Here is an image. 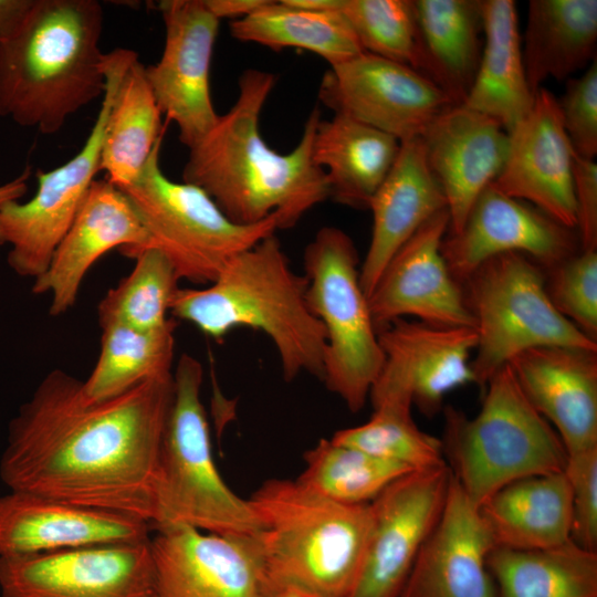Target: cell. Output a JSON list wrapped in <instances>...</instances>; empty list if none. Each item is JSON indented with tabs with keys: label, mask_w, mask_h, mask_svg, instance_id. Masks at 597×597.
<instances>
[{
	"label": "cell",
	"mask_w": 597,
	"mask_h": 597,
	"mask_svg": "<svg viewBox=\"0 0 597 597\" xmlns=\"http://www.w3.org/2000/svg\"><path fill=\"white\" fill-rule=\"evenodd\" d=\"M172 375L91 401L53 369L9 426L0 475L11 491L154 517L157 464Z\"/></svg>",
	"instance_id": "obj_1"
},
{
	"label": "cell",
	"mask_w": 597,
	"mask_h": 597,
	"mask_svg": "<svg viewBox=\"0 0 597 597\" xmlns=\"http://www.w3.org/2000/svg\"><path fill=\"white\" fill-rule=\"evenodd\" d=\"M275 82L274 74L256 69L240 75L232 107L189 148L182 181L201 188L235 223L254 224L276 216L277 229H290L329 198V187L313 158L317 107L291 151H275L261 136L260 115Z\"/></svg>",
	"instance_id": "obj_2"
},
{
	"label": "cell",
	"mask_w": 597,
	"mask_h": 597,
	"mask_svg": "<svg viewBox=\"0 0 597 597\" xmlns=\"http://www.w3.org/2000/svg\"><path fill=\"white\" fill-rule=\"evenodd\" d=\"M103 24L96 0H34L18 31L0 42V116L51 135L103 96Z\"/></svg>",
	"instance_id": "obj_3"
},
{
	"label": "cell",
	"mask_w": 597,
	"mask_h": 597,
	"mask_svg": "<svg viewBox=\"0 0 597 597\" xmlns=\"http://www.w3.org/2000/svg\"><path fill=\"white\" fill-rule=\"evenodd\" d=\"M306 295L305 275L292 269L272 234L233 256L207 287H178L170 314L217 341L239 327L261 331L286 381L303 373L322 380L325 332Z\"/></svg>",
	"instance_id": "obj_4"
},
{
	"label": "cell",
	"mask_w": 597,
	"mask_h": 597,
	"mask_svg": "<svg viewBox=\"0 0 597 597\" xmlns=\"http://www.w3.org/2000/svg\"><path fill=\"white\" fill-rule=\"evenodd\" d=\"M274 586L316 597H347L363 563L370 503L325 499L296 480L270 479L248 499Z\"/></svg>",
	"instance_id": "obj_5"
},
{
	"label": "cell",
	"mask_w": 597,
	"mask_h": 597,
	"mask_svg": "<svg viewBox=\"0 0 597 597\" xmlns=\"http://www.w3.org/2000/svg\"><path fill=\"white\" fill-rule=\"evenodd\" d=\"M474 417L447 406L441 440L454 480L478 507L504 485L564 470L567 451L531 405L509 365L485 384Z\"/></svg>",
	"instance_id": "obj_6"
},
{
	"label": "cell",
	"mask_w": 597,
	"mask_h": 597,
	"mask_svg": "<svg viewBox=\"0 0 597 597\" xmlns=\"http://www.w3.org/2000/svg\"><path fill=\"white\" fill-rule=\"evenodd\" d=\"M203 368L182 354L172 371V399L157 464L151 528L182 524L216 534H258L249 500L235 494L214 463L201 401Z\"/></svg>",
	"instance_id": "obj_7"
},
{
	"label": "cell",
	"mask_w": 597,
	"mask_h": 597,
	"mask_svg": "<svg viewBox=\"0 0 597 597\" xmlns=\"http://www.w3.org/2000/svg\"><path fill=\"white\" fill-rule=\"evenodd\" d=\"M304 275L308 307L325 332L322 380L357 412L369 397L385 355L352 238L337 227L321 228L305 248Z\"/></svg>",
	"instance_id": "obj_8"
},
{
	"label": "cell",
	"mask_w": 597,
	"mask_h": 597,
	"mask_svg": "<svg viewBox=\"0 0 597 597\" xmlns=\"http://www.w3.org/2000/svg\"><path fill=\"white\" fill-rule=\"evenodd\" d=\"M476 333L471 359L474 384L489 379L520 353L544 346L597 350L553 305L542 266L521 253H504L481 264L463 282Z\"/></svg>",
	"instance_id": "obj_9"
},
{
	"label": "cell",
	"mask_w": 597,
	"mask_h": 597,
	"mask_svg": "<svg viewBox=\"0 0 597 597\" xmlns=\"http://www.w3.org/2000/svg\"><path fill=\"white\" fill-rule=\"evenodd\" d=\"M161 143L139 177L121 190L147 232L146 248L159 250L179 280L210 284L233 256L274 234L277 218L254 224L231 221L201 188L174 181L163 172Z\"/></svg>",
	"instance_id": "obj_10"
},
{
	"label": "cell",
	"mask_w": 597,
	"mask_h": 597,
	"mask_svg": "<svg viewBox=\"0 0 597 597\" xmlns=\"http://www.w3.org/2000/svg\"><path fill=\"white\" fill-rule=\"evenodd\" d=\"M127 49L106 53V87L95 123L82 148L61 166L39 171L38 188L27 202L0 207V245H8V264L19 275L36 279L75 219L100 171L106 119Z\"/></svg>",
	"instance_id": "obj_11"
},
{
	"label": "cell",
	"mask_w": 597,
	"mask_h": 597,
	"mask_svg": "<svg viewBox=\"0 0 597 597\" xmlns=\"http://www.w3.org/2000/svg\"><path fill=\"white\" fill-rule=\"evenodd\" d=\"M158 597H272L260 533L216 534L182 524L153 528Z\"/></svg>",
	"instance_id": "obj_12"
},
{
	"label": "cell",
	"mask_w": 597,
	"mask_h": 597,
	"mask_svg": "<svg viewBox=\"0 0 597 597\" xmlns=\"http://www.w3.org/2000/svg\"><path fill=\"white\" fill-rule=\"evenodd\" d=\"M452 472L444 463L409 472L373 502L359 574L347 597H400L443 510Z\"/></svg>",
	"instance_id": "obj_13"
},
{
	"label": "cell",
	"mask_w": 597,
	"mask_h": 597,
	"mask_svg": "<svg viewBox=\"0 0 597 597\" xmlns=\"http://www.w3.org/2000/svg\"><path fill=\"white\" fill-rule=\"evenodd\" d=\"M2 597H158L150 537L0 557Z\"/></svg>",
	"instance_id": "obj_14"
},
{
	"label": "cell",
	"mask_w": 597,
	"mask_h": 597,
	"mask_svg": "<svg viewBox=\"0 0 597 597\" xmlns=\"http://www.w3.org/2000/svg\"><path fill=\"white\" fill-rule=\"evenodd\" d=\"M318 97L334 114L357 119L400 143L420 137L455 105L419 71L367 52L329 66Z\"/></svg>",
	"instance_id": "obj_15"
},
{
	"label": "cell",
	"mask_w": 597,
	"mask_h": 597,
	"mask_svg": "<svg viewBox=\"0 0 597 597\" xmlns=\"http://www.w3.org/2000/svg\"><path fill=\"white\" fill-rule=\"evenodd\" d=\"M158 8L164 50L145 73L161 114L176 124L179 140L190 148L219 116L211 98L210 69L220 20L205 0H164Z\"/></svg>",
	"instance_id": "obj_16"
},
{
	"label": "cell",
	"mask_w": 597,
	"mask_h": 597,
	"mask_svg": "<svg viewBox=\"0 0 597 597\" xmlns=\"http://www.w3.org/2000/svg\"><path fill=\"white\" fill-rule=\"evenodd\" d=\"M385 364L368 399H400L428 417L443 409L448 392L474 384L471 355L476 347L473 327H447L399 318L379 328Z\"/></svg>",
	"instance_id": "obj_17"
},
{
	"label": "cell",
	"mask_w": 597,
	"mask_h": 597,
	"mask_svg": "<svg viewBox=\"0 0 597 597\" xmlns=\"http://www.w3.org/2000/svg\"><path fill=\"white\" fill-rule=\"evenodd\" d=\"M578 243L574 230L491 184L473 203L461 229L444 237L441 250L451 275L461 285L494 256L521 253L548 270L577 253Z\"/></svg>",
	"instance_id": "obj_18"
},
{
	"label": "cell",
	"mask_w": 597,
	"mask_h": 597,
	"mask_svg": "<svg viewBox=\"0 0 597 597\" xmlns=\"http://www.w3.org/2000/svg\"><path fill=\"white\" fill-rule=\"evenodd\" d=\"M449 230L443 209L394 254L368 295L377 331L406 316L447 327H473L462 286L451 275L441 245Z\"/></svg>",
	"instance_id": "obj_19"
},
{
	"label": "cell",
	"mask_w": 597,
	"mask_h": 597,
	"mask_svg": "<svg viewBox=\"0 0 597 597\" xmlns=\"http://www.w3.org/2000/svg\"><path fill=\"white\" fill-rule=\"evenodd\" d=\"M507 137L506 158L492 185L562 226L577 229L574 150L553 93L541 87L531 111L507 132Z\"/></svg>",
	"instance_id": "obj_20"
},
{
	"label": "cell",
	"mask_w": 597,
	"mask_h": 597,
	"mask_svg": "<svg viewBox=\"0 0 597 597\" xmlns=\"http://www.w3.org/2000/svg\"><path fill=\"white\" fill-rule=\"evenodd\" d=\"M148 241L125 193L106 179H95L48 269L34 279L32 292L49 293V312L60 316L74 306L86 273L101 256L118 248L134 259Z\"/></svg>",
	"instance_id": "obj_21"
},
{
	"label": "cell",
	"mask_w": 597,
	"mask_h": 597,
	"mask_svg": "<svg viewBox=\"0 0 597 597\" xmlns=\"http://www.w3.org/2000/svg\"><path fill=\"white\" fill-rule=\"evenodd\" d=\"M150 530L122 512L19 491L0 496V557L139 542Z\"/></svg>",
	"instance_id": "obj_22"
},
{
	"label": "cell",
	"mask_w": 597,
	"mask_h": 597,
	"mask_svg": "<svg viewBox=\"0 0 597 597\" xmlns=\"http://www.w3.org/2000/svg\"><path fill=\"white\" fill-rule=\"evenodd\" d=\"M493 547L479 507L452 475L441 515L400 597H498L488 567Z\"/></svg>",
	"instance_id": "obj_23"
},
{
	"label": "cell",
	"mask_w": 597,
	"mask_h": 597,
	"mask_svg": "<svg viewBox=\"0 0 597 597\" xmlns=\"http://www.w3.org/2000/svg\"><path fill=\"white\" fill-rule=\"evenodd\" d=\"M420 139L446 198L448 233H455L481 192L500 175L507 132L496 121L460 104L441 113Z\"/></svg>",
	"instance_id": "obj_24"
},
{
	"label": "cell",
	"mask_w": 597,
	"mask_h": 597,
	"mask_svg": "<svg viewBox=\"0 0 597 597\" xmlns=\"http://www.w3.org/2000/svg\"><path fill=\"white\" fill-rule=\"evenodd\" d=\"M507 365L527 400L555 429L567 454L597 447V350L535 347Z\"/></svg>",
	"instance_id": "obj_25"
},
{
	"label": "cell",
	"mask_w": 597,
	"mask_h": 597,
	"mask_svg": "<svg viewBox=\"0 0 597 597\" xmlns=\"http://www.w3.org/2000/svg\"><path fill=\"white\" fill-rule=\"evenodd\" d=\"M371 238L359 277L367 297L394 254L437 212L447 209L420 137L400 143L398 156L369 202Z\"/></svg>",
	"instance_id": "obj_26"
},
{
	"label": "cell",
	"mask_w": 597,
	"mask_h": 597,
	"mask_svg": "<svg viewBox=\"0 0 597 597\" xmlns=\"http://www.w3.org/2000/svg\"><path fill=\"white\" fill-rule=\"evenodd\" d=\"M494 547L541 549L570 540L572 500L564 471L511 482L479 506Z\"/></svg>",
	"instance_id": "obj_27"
},
{
	"label": "cell",
	"mask_w": 597,
	"mask_h": 597,
	"mask_svg": "<svg viewBox=\"0 0 597 597\" xmlns=\"http://www.w3.org/2000/svg\"><path fill=\"white\" fill-rule=\"evenodd\" d=\"M483 46L469 94L462 105L509 132L531 111L535 94L524 69L516 4L482 0Z\"/></svg>",
	"instance_id": "obj_28"
},
{
	"label": "cell",
	"mask_w": 597,
	"mask_h": 597,
	"mask_svg": "<svg viewBox=\"0 0 597 597\" xmlns=\"http://www.w3.org/2000/svg\"><path fill=\"white\" fill-rule=\"evenodd\" d=\"M399 148L400 142L395 137L349 116L334 114L317 124L313 158L326 174L329 198L368 209Z\"/></svg>",
	"instance_id": "obj_29"
},
{
	"label": "cell",
	"mask_w": 597,
	"mask_h": 597,
	"mask_svg": "<svg viewBox=\"0 0 597 597\" xmlns=\"http://www.w3.org/2000/svg\"><path fill=\"white\" fill-rule=\"evenodd\" d=\"M420 66L455 104H463L481 59V0H416Z\"/></svg>",
	"instance_id": "obj_30"
},
{
	"label": "cell",
	"mask_w": 597,
	"mask_h": 597,
	"mask_svg": "<svg viewBox=\"0 0 597 597\" xmlns=\"http://www.w3.org/2000/svg\"><path fill=\"white\" fill-rule=\"evenodd\" d=\"M161 115L145 65L128 49L113 93L101 149L100 171L108 182L122 189L139 177L164 138Z\"/></svg>",
	"instance_id": "obj_31"
},
{
	"label": "cell",
	"mask_w": 597,
	"mask_h": 597,
	"mask_svg": "<svg viewBox=\"0 0 597 597\" xmlns=\"http://www.w3.org/2000/svg\"><path fill=\"white\" fill-rule=\"evenodd\" d=\"M596 0H531L522 42L534 94L547 78L568 80L596 60Z\"/></svg>",
	"instance_id": "obj_32"
},
{
	"label": "cell",
	"mask_w": 597,
	"mask_h": 597,
	"mask_svg": "<svg viewBox=\"0 0 597 597\" xmlns=\"http://www.w3.org/2000/svg\"><path fill=\"white\" fill-rule=\"evenodd\" d=\"M498 597H597V552L572 540L541 549L493 547Z\"/></svg>",
	"instance_id": "obj_33"
},
{
	"label": "cell",
	"mask_w": 597,
	"mask_h": 597,
	"mask_svg": "<svg viewBox=\"0 0 597 597\" xmlns=\"http://www.w3.org/2000/svg\"><path fill=\"white\" fill-rule=\"evenodd\" d=\"M232 38L274 51H310L329 66L346 62L363 49L342 11H311L286 0L271 1L248 17L230 23Z\"/></svg>",
	"instance_id": "obj_34"
},
{
	"label": "cell",
	"mask_w": 597,
	"mask_h": 597,
	"mask_svg": "<svg viewBox=\"0 0 597 597\" xmlns=\"http://www.w3.org/2000/svg\"><path fill=\"white\" fill-rule=\"evenodd\" d=\"M101 327L98 358L83 381V392L88 400L111 399L146 380L172 375L175 318L170 317L165 326L151 331L119 323Z\"/></svg>",
	"instance_id": "obj_35"
},
{
	"label": "cell",
	"mask_w": 597,
	"mask_h": 597,
	"mask_svg": "<svg viewBox=\"0 0 597 597\" xmlns=\"http://www.w3.org/2000/svg\"><path fill=\"white\" fill-rule=\"evenodd\" d=\"M305 469L296 479L305 489L345 504L373 502L400 476L412 472L363 450L321 439L305 452Z\"/></svg>",
	"instance_id": "obj_36"
},
{
	"label": "cell",
	"mask_w": 597,
	"mask_h": 597,
	"mask_svg": "<svg viewBox=\"0 0 597 597\" xmlns=\"http://www.w3.org/2000/svg\"><path fill=\"white\" fill-rule=\"evenodd\" d=\"M371 406L374 412L369 420L338 430L331 439L412 471L447 463L441 440L416 425L411 417L410 402L386 399Z\"/></svg>",
	"instance_id": "obj_37"
},
{
	"label": "cell",
	"mask_w": 597,
	"mask_h": 597,
	"mask_svg": "<svg viewBox=\"0 0 597 597\" xmlns=\"http://www.w3.org/2000/svg\"><path fill=\"white\" fill-rule=\"evenodd\" d=\"M132 272L109 289L98 304L101 326L119 323L143 331L167 324L177 291L178 276L169 260L157 249L146 248L135 256Z\"/></svg>",
	"instance_id": "obj_38"
},
{
	"label": "cell",
	"mask_w": 597,
	"mask_h": 597,
	"mask_svg": "<svg viewBox=\"0 0 597 597\" xmlns=\"http://www.w3.org/2000/svg\"><path fill=\"white\" fill-rule=\"evenodd\" d=\"M341 11L364 52L419 71V31L412 0H344Z\"/></svg>",
	"instance_id": "obj_39"
},
{
	"label": "cell",
	"mask_w": 597,
	"mask_h": 597,
	"mask_svg": "<svg viewBox=\"0 0 597 597\" xmlns=\"http://www.w3.org/2000/svg\"><path fill=\"white\" fill-rule=\"evenodd\" d=\"M548 270L546 290L555 308L597 342V250H580Z\"/></svg>",
	"instance_id": "obj_40"
},
{
	"label": "cell",
	"mask_w": 597,
	"mask_h": 597,
	"mask_svg": "<svg viewBox=\"0 0 597 597\" xmlns=\"http://www.w3.org/2000/svg\"><path fill=\"white\" fill-rule=\"evenodd\" d=\"M558 101L562 123L574 153L586 159L597 155V61L585 73L567 80Z\"/></svg>",
	"instance_id": "obj_41"
},
{
	"label": "cell",
	"mask_w": 597,
	"mask_h": 597,
	"mask_svg": "<svg viewBox=\"0 0 597 597\" xmlns=\"http://www.w3.org/2000/svg\"><path fill=\"white\" fill-rule=\"evenodd\" d=\"M563 471L570 489V540L597 552V447L567 454Z\"/></svg>",
	"instance_id": "obj_42"
},
{
	"label": "cell",
	"mask_w": 597,
	"mask_h": 597,
	"mask_svg": "<svg viewBox=\"0 0 597 597\" xmlns=\"http://www.w3.org/2000/svg\"><path fill=\"white\" fill-rule=\"evenodd\" d=\"M573 190L580 250H597V165L575 153Z\"/></svg>",
	"instance_id": "obj_43"
},
{
	"label": "cell",
	"mask_w": 597,
	"mask_h": 597,
	"mask_svg": "<svg viewBox=\"0 0 597 597\" xmlns=\"http://www.w3.org/2000/svg\"><path fill=\"white\" fill-rule=\"evenodd\" d=\"M33 3L34 0H0V42L18 31Z\"/></svg>",
	"instance_id": "obj_44"
},
{
	"label": "cell",
	"mask_w": 597,
	"mask_h": 597,
	"mask_svg": "<svg viewBox=\"0 0 597 597\" xmlns=\"http://www.w3.org/2000/svg\"><path fill=\"white\" fill-rule=\"evenodd\" d=\"M268 0H205L207 8L219 20L232 19V21L243 19L253 13Z\"/></svg>",
	"instance_id": "obj_45"
},
{
	"label": "cell",
	"mask_w": 597,
	"mask_h": 597,
	"mask_svg": "<svg viewBox=\"0 0 597 597\" xmlns=\"http://www.w3.org/2000/svg\"><path fill=\"white\" fill-rule=\"evenodd\" d=\"M30 168H25L14 179L0 185V207L11 200H19L28 190V179L30 177Z\"/></svg>",
	"instance_id": "obj_46"
},
{
	"label": "cell",
	"mask_w": 597,
	"mask_h": 597,
	"mask_svg": "<svg viewBox=\"0 0 597 597\" xmlns=\"http://www.w3.org/2000/svg\"><path fill=\"white\" fill-rule=\"evenodd\" d=\"M290 4L311 11H341L344 0H286Z\"/></svg>",
	"instance_id": "obj_47"
},
{
	"label": "cell",
	"mask_w": 597,
	"mask_h": 597,
	"mask_svg": "<svg viewBox=\"0 0 597 597\" xmlns=\"http://www.w3.org/2000/svg\"><path fill=\"white\" fill-rule=\"evenodd\" d=\"M272 597H316V596L308 595V594L294 590V589L280 588L273 594Z\"/></svg>",
	"instance_id": "obj_48"
}]
</instances>
